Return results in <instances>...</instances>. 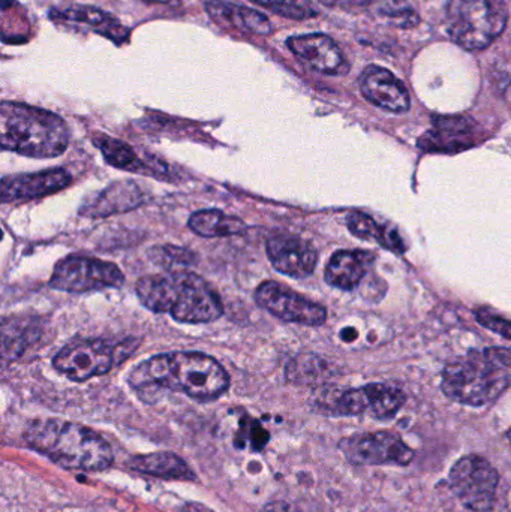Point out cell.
<instances>
[{"label": "cell", "mask_w": 511, "mask_h": 512, "mask_svg": "<svg viewBox=\"0 0 511 512\" xmlns=\"http://www.w3.org/2000/svg\"><path fill=\"white\" fill-rule=\"evenodd\" d=\"M324 5H335V3L341 2V0H320Z\"/></svg>", "instance_id": "obj_36"}, {"label": "cell", "mask_w": 511, "mask_h": 512, "mask_svg": "<svg viewBox=\"0 0 511 512\" xmlns=\"http://www.w3.org/2000/svg\"><path fill=\"white\" fill-rule=\"evenodd\" d=\"M347 227L359 239L377 240L392 251L404 252V246H402L404 243H402L398 233L390 230V228L381 227L371 216L365 215V213H351L347 218Z\"/></svg>", "instance_id": "obj_23"}, {"label": "cell", "mask_w": 511, "mask_h": 512, "mask_svg": "<svg viewBox=\"0 0 511 512\" xmlns=\"http://www.w3.org/2000/svg\"><path fill=\"white\" fill-rule=\"evenodd\" d=\"M69 183H71V176L68 171L62 168H51L42 173L3 177L0 195H2V203L30 200V198L56 194L60 189L66 188Z\"/></svg>", "instance_id": "obj_16"}, {"label": "cell", "mask_w": 511, "mask_h": 512, "mask_svg": "<svg viewBox=\"0 0 511 512\" xmlns=\"http://www.w3.org/2000/svg\"><path fill=\"white\" fill-rule=\"evenodd\" d=\"M266 248L273 267L285 276L305 279L317 267V251L311 243L299 237L278 234L267 240Z\"/></svg>", "instance_id": "obj_14"}, {"label": "cell", "mask_w": 511, "mask_h": 512, "mask_svg": "<svg viewBox=\"0 0 511 512\" xmlns=\"http://www.w3.org/2000/svg\"><path fill=\"white\" fill-rule=\"evenodd\" d=\"M477 319H479L480 324L485 325L489 330L495 331V333L501 334V336L507 337V339H511L510 321L486 312H477Z\"/></svg>", "instance_id": "obj_30"}, {"label": "cell", "mask_w": 511, "mask_h": 512, "mask_svg": "<svg viewBox=\"0 0 511 512\" xmlns=\"http://www.w3.org/2000/svg\"><path fill=\"white\" fill-rule=\"evenodd\" d=\"M255 300L267 312L285 322L320 327L327 319V310L323 306L270 280L258 286Z\"/></svg>", "instance_id": "obj_12"}, {"label": "cell", "mask_w": 511, "mask_h": 512, "mask_svg": "<svg viewBox=\"0 0 511 512\" xmlns=\"http://www.w3.org/2000/svg\"><path fill=\"white\" fill-rule=\"evenodd\" d=\"M207 14L221 26L231 27L245 35L269 36L273 33L272 21L263 12L255 11L230 0H209Z\"/></svg>", "instance_id": "obj_17"}, {"label": "cell", "mask_w": 511, "mask_h": 512, "mask_svg": "<svg viewBox=\"0 0 511 512\" xmlns=\"http://www.w3.org/2000/svg\"><path fill=\"white\" fill-rule=\"evenodd\" d=\"M33 339H35V328L27 325L26 321H12L11 319V325L3 321V363L20 357Z\"/></svg>", "instance_id": "obj_25"}, {"label": "cell", "mask_w": 511, "mask_h": 512, "mask_svg": "<svg viewBox=\"0 0 511 512\" xmlns=\"http://www.w3.org/2000/svg\"><path fill=\"white\" fill-rule=\"evenodd\" d=\"M341 2L350 8H362V6L371 5L374 0H341Z\"/></svg>", "instance_id": "obj_33"}, {"label": "cell", "mask_w": 511, "mask_h": 512, "mask_svg": "<svg viewBox=\"0 0 511 512\" xmlns=\"http://www.w3.org/2000/svg\"><path fill=\"white\" fill-rule=\"evenodd\" d=\"M24 441L62 468L101 472L113 465V450L108 442L89 427L71 421H33L24 432Z\"/></svg>", "instance_id": "obj_3"}, {"label": "cell", "mask_w": 511, "mask_h": 512, "mask_svg": "<svg viewBox=\"0 0 511 512\" xmlns=\"http://www.w3.org/2000/svg\"><path fill=\"white\" fill-rule=\"evenodd\" d=\"M263 8L290 20H309L317 17V9L309 0H251Z\"/></svg>", "instance_id": "obj_27"}, {"label": "cell", "mask_w": 511, "mask_h": 512, "mask_svg": "<svg viewBox=\"0 0 511 512\" xmlns=\"http://www.w3.org/2000/svg\"><path fill=\"white\" fill-rule=\"evenodd\" d=\"M504 0H450L447 27L453 41L467 50H485L506 29Z\"/></svg>", "instance_id": "obj_5"}, {"label": "cell", "mask_w": 511, "mask_h": 512, "mask_svg": "<svg viewBox=\"0 0 511 512\" xmlns=\"http://www.w3.org/2000/svg\"><path fill=\"white\" fill-rule=\"evenodd\" d=\"M323 363L314 355H299L287 366V378L297 384H309L321 375Z\"/></svg>", "instance_id": "obj_28"}, {"label": "cell", "mask_w": 511, "mask_h": 512, "mask_svg": "<svg viewBox=\"0 0 511 512\" xmlns=\"http://www.w3.org/2000/svg\"><path fill=\"white\" fill-rule=\"evenodd\" d=\"M378 14L386 18L393 26L413 27L419 23L416 11L404 0H383L378 5Z\"/></svg>", "instance_id": "obj_29"}, {"label": "cell", "mask_w": 511, "mask_h": 512, "mask_svg": "<svg viewBox=\"0 0 511 512\" xmlns=\"http://www.w3.org/2000/svg\"><path fill=\"white\" fill-rule=\"evenodd\" d=\"M359 83L363 96L383 110L405 113L410 108L408 90L386 68L368 66L360 75Z\"/></svg>", "instance_id": "obj_15"}, {"label": "cell", "mask_w": 511, "mask_h": 512, "mask_svg": "<svg viewBox=\"0 0 511 512\" xmlns=\"http://www.w3.org/2000/svg\"><path fill=\"white\" fill-rule=\"evenodd\" d=\"M507 385V373L485 354V358H470L447 366L441 387L444 394L455 402L485 406L498 399Z\"/></svg>", "instance_id": "obj_6"}, {"label": "cell", "mask_w": 511, "mask_h": 512, "mask_svg": "<svg viewBox=\"0 0 511 512\" xmlns=\"http://www.w3.org/2000/svg\"><path fill=\"white\" fill-rule=\"evenodd\" d=\"M143 201V191L138 188L137 183L125 180L113 183L110 188L96 195L86 206L81 207L80 215L86 218H107L116 213L134 210L135 207L141 206Z\"/></svg>", "instance_id": "obj_18"}, {"label": "cell", "mask_w": 511, "mask_h": 512, "mask_svg": "<svg viewBox=\"0 0 511 512\" xmlns=\"http://www.w3.org/2000/svg\"><path fill=\"white\" fill-rule=\"evenodd\" d=\"M474 125L473 120L467 117H438L435 120L434 129L428 134L423 135L422 147L425 150H443L453 149V147H462V141L465 138H470L473 134Z\"/></svg>", "instance_id": "obj_21"}, {"label": "cell", "mask_w": 511, "mask_h": 512, "mask_svg": "<svg viewBox=\"0 0 511 512\" xmlns=\"http://www.w3.org/2000/svg\"><path fill=\"white\" fill-rule=\"evenodd\" d=\"M125 282L120 268L113 262L89 256H68L62 259L51 274L50 286L71 294L120 288Z\"/></svg>", "instance_id": "obj_9"}, {"label": "cell", "mask_w": 511, "mask_h": 512, "mask_svg": "<svg viewBox=\"0 0 511 512\" xmlns=\"http://www.w3.org/2000/svg\"><path fill=\"white\" fill-rule=\"evenodd\" d=\"M57 15L62 20L74 21V23L87 24V26L95 27L98 32H104L102 26L107 27L110 30V36L114 35L111 27L119 26L117 21L111 17L110 14H105L102 9L95 8V6L87 5H74L71 8L62 9L57 11Z\"/></svg>", "instance_id": "obj_26"}, {"label": "cell", "mask_w": 511, "mask_h": 512, "mask_svg": "<svg viewBox=\"0 0 511 512\" xmlns=\"http://www.w3.org/2000/svg\"><path fill=\"white\" fill-rule=\"evenodd\" d=\"M129 469L138 474L162 478V480H194V472L185 460L171 453H153L129 460Z\"/></svg>", "instance_id": "obj_20"}, {"label": "cell", "mask_w": 511, "mask_h": 512, "mask_svg": "<svg viewBox=\"0 0 511 512\" xmlns=\"http://www.w3.org/2000/svg\"><path fill=\"white\" fill-rule=\"evenodd\" d=\"M158 258L156 259H170V261H176L177 264H191L192 256L191 252L185 251V249L174 248V246H164L161 249H153Z\"/></svg>", "instance_id": "obj_31"}, {"label": "cell", "mask_w": 511, "mask_h": 512, "mask_svg": "<svg viewBox=\"0 0 511 512\" xmlns=\"http://www.w3.org/2000/svg\"><path fill=\"white\" fill-rule=\"evenodd\" d=\"M189 228L195 234L207 239L230 237L245 234L248 225L236 216L227 215L221 210H200L189 218Z\"/></svg>", "instance_id": "obj_22"}, {"label": "cell", "mask_w": 511, "mask_h": 512, "mask_svg": "<svg viewBox=\"0 0 511 512\" xmlns=\"http://www.w3.org/2000/svg\"><path fill=\"white\" fill-rule=\"evenodd\" d=\"M135 291L144 307L155 313H170L182 324H209L224 313L218 292L191 271L141 277Z\"/></svg>", "instance_id": "obj_2"}, {"label": "cell", "mask_w": 511, "mask_h": 512, "mask_svg": "<svg viewBox=\"0 0 511 512\" xmlns=\"http://www.w3.org/2000/svg\"><path fill=\"white\" fill-rule=\"evenodd\" d=\"M486 355L500 366H511V349H489Z\"/></svg>", "instance_id": "obj_32"}, {"label": "cell", "mask_w": 511, "mask_h": 512, "mask_svg": "<svg viewBox=\"0 0 511 512\" xmlns=\"http://www.w3.org/2000/svg\"><path fill=\"white\" fill-rule=\"evenodd\" d=\"M374 255L362 251L336 252L326 268V280L335 288L351 291L365 277Z\"/></svg>", "instance_id": "obj_19"}, {"label": "cell", "mask_w": 511, "mask_h": 512, "mask_svg": "<svg viewBox=\"0 0 511 512\" xmlns=\"http://www.w3.org/2000/svg\"><path fill=\"white\" fill-rule=\"evenodd\" d=\"M146 3H156V5H179L180 0H141Z\"/></svg>", "instance_id": "obj_35"}, {"label": "cell", "mask_w": 511, "mask_h": 512, "mask_svg": "<svg viewBox=\"0 0 511 512\" xmlns=\"http://www.w3.org/2000/svg\"><path fill=\"white\" fill-rule=\"evenodd\" d=\"M339 447L348 462L357 466H407L416 456L398 435L390 432L354 435L344 439Z\"/></svg>", "instance_id": "obj_11"}, {"label": "cell", "mask_w": 511, "mask_h": 512, "mask_svg": "<svg viewBox=\"0 0 511 512\" xmlns=\"http://www.w3.org/2000/svg\"><path fill=\"white\" fill-rule=\"evenodd\" d=\"M507 438H509V442L511 445V429L509 430V432H507Z\"/></svg>", "instance_id": "obj_37"}, {"label": "cell", "mask_w": 511, "mask_h": 512, "mask_svg": "<svg viewBox=\"0 0 511 512\" xmlns=\"http://www.w3.org/2000/svg\"><path fill=\"white\" fill-rule=\"evenodd\" d=\"M405 394L399 388L386 384H371L356 390L341 391L330 394L324 406L332 414L371 415L378 420L395 417L404 406Z\"/></svg>", "instance_id": "obj_10"}, {"label": "cell", "mask_w": 511, "mask_h": 512, "mask_svg": "<svg viewBox=\"0 0 511 512\" xmlns=\"http://www.w3.org/2000/svg\"><path fill=\"white\" fill-rule=\"evenodd\" d=\"M68 144V126L57 114L17 102H2V149L27 158L48 159L63 155Z\"/></svg>", "instance_id": "obj_4"}, {"label": "cell", "mask_w": 511, "mask_h": 512, "mask_svg": "<svg viewBox=\"0 0 511 512\" xmlns=\"http://www.w3.org/2000/svg\"><path fill=\"white\" fill-rule=\"evenodd\" d=\"M450 487L465 508L488 512L494 507L500 475L485 457L467 456L449 474Z\"/></svg>", "instance_id": "obj_8"}, {"label": "cell", "mask_w": 511, "mask_h": 512, "mask_svg": "<svg viewBox=\"0 0 511 512\" xmlns=\"http://www.w3.org/2000/svg\"><path fill=\"white\" fill-rule=\"evenodd\" d=\"M138 346L140 340L137 339H126L122 343L81 340L60 349L54 357L53 366L72 381H89L110 372L116 364L131 357Z\"/></svg>", "instance_id": "obj_7"}, {"label": "cell", "mask_w": 511, "mask_h": 512, "mask_svg": "<svg viewBox=\"0 0 511 512\" xmlns=\"http://www.w3.org/2000/svg\"><path fill=\"white\" fill-rule=\"evenodd\" d=\"M287 47L305 65L321 74L341 75L348 72L344 54L330 36L321 33L291 36L287 39Z\"/></svg>", "instance_id": "obj_13"}, {"label": "cell", "mask_w": 511, "mask_h": 512, "mask_svg": "<svg viewBox=\"0 0 511 512\" xmlns=\"http://www.w3.org/2000/svg\"><path fill=\"white\" fill-rule=\"evenodd\" d=\"M95 144L99 147L102 155H104L105 161H107V164H110L111 167L120 168V170L135 171V173L144 170L143 162L135 155L132 147H129L128 144L123 143V141L116 140V138L113 137H98L95 138Z\"/></svg>", "instance_id": "obj_24"}, {"label": "cell", "mask_w": 511, "mask_h": 512, "mask_svg": "<svg viewBox=\"0 0 511 512\" xmlns=\"http://www.w3.org/2000/svg\"><path fill=\"white\" fill-rule=\"evenodd\" d=\"M129 384L144 400L156 391H182L200 402L221 397L230 387L224 367L201 352H171L156 355L131 373Z\"/></svg>", "instance_id": "obj_1"}, {"label": "cell", "mask_w": 511, "mask_h": 512, "mask_svg": "<svg viewBox=\"0 0 511 512\" xmlns=\"http://www.w3.org/2000/svg\"><path fill=\"white\" fill-rule=\"evenodd\" d=\"M341 336L345 342H353V340L357 337V333L353 330V328H347V330L342 331Z\"/></svg>", "instance_id": "obj_34"}]
</instances>
